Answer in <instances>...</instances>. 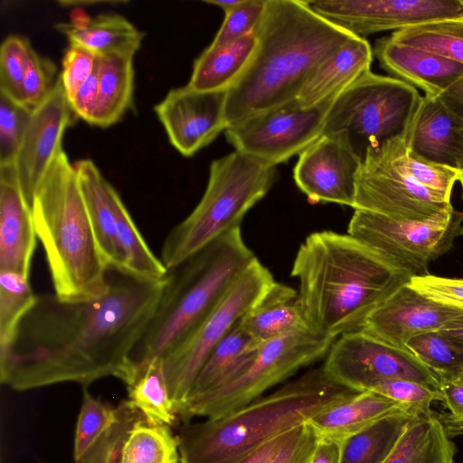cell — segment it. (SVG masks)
<instances>
[{
  "instance_id": "obj_1",
  "label": "cell",
  "mask_w": 463,
  "mask_h": 463,
  "mask_svg": "<svg viewBox=\"0 0 463 463\" xmlns=\"http://www.w3.org/2000/svg\"><path fill=\"white\" fill-rule=\"evenodd\" d=\"M165 279L146 280L109 269L107 291L97 298L66 301L54 293L38 295L12 348L0 357L1 383L26 391L61 383L86 388L108 376L122 381Z\"/></svg>"
},
{
  "instance_id": "obj_2",
  "label": "cell",
  "mask_w": 463,
  "mask_h": 463,
  "mask_svg": "<svg viewBox=\"0 0 463 463\" xmlns=\"http://www.w3.org/2000/svg\"><path fill=\"white\" fill-rule=\"evenodd\" d=\"M307 327L329 338L360 330L368 316L412 277L354 238L332 231L309 234L291 269Z\"/></svg>"
},
{
  "instance_id": "obj_3",
  "label": "cell",
  "mask_w": 463,
  "mask_h": 463,
  "mask_svg": "<svg viewBox=\"0 0 463 463\" xmlns=\"http://www.w3.org/2000/svg\"><path fill=\"white\" fill-rule=\"evenodd\" d=\"M253 33L257 40L253 54L228 89V127L297 99L318 66L355 36L302 0H266Z\"/></svg>"
},
{
  "instance_id": "obj_4",
  "label": "cell",
  "mask_w": 463,
  "mask_h": 463,
  "mask_svg": "<svg viewBox=\"0 0 463 463\" xmlns=\"http://www.w3.org/2000/svg\"><path fill=\"white\" fill-rule=\"evenodd\" d=\"M356 393L333 381L323 365L312 368L223 416L184 423L175 435L180 463H241L271 439Z\"/></svg>"
},
{
  "instance_id": "obj_5",
  "label": "cell",
  "mask_w": 463,
  "mask_h": 463,
  "mask_svg": "<svg viewBox=\"0 0 463 463\" xmlns=\"http://www.w3.org/2000/svg\"><path fill=\"white\" fill-rule=\"evenodd\" d=\"M256 258L237 227L169 269L156 312L129 356L122 382L188 339Z\"/></svg>"
},
{
  "instance_id": "obj_6",
  "label": "cell",
  "mask_w": 463,
  "mask_h": 463,
  "mask_svg": "<svg viewBox=\"0 0 463 463\" xmlns=\"http://www.w3.org/2000/svg\"><path fill=\"white\" fill-rule=\"evenodd\" d=\"M31 206L54 294L66 301L102 296L109 285V268L97 244L75 166L64 150L36 187Z\"/></svg>"
},
{
  "instance_id": "obj_7",
  "label": "cell",
  "mask_w": 463,
  "mask_h": 463,
  "mask_svg": "<svg viewBox=\"0 0 463 463\" xmlns=\"http://www.w3.org/2000/svg\"><path fill=\"white\" fill-rule=\"evenodd\" d=\"M276 166L234 150L212 162L200 202L166 235L160 260L172 269L223 233L241 227L245 214L269 191Z\"/></svg>"
},
{
  "instance_id": "obj_8",
  "label": "cell",
  "mask_w": 463,
  "mask_h": 463,
  "mask_svg": "<svg viewBox=\"0 0 463 463\" xmlns=\"http://www.w3.org/2000/svg\"><path fill=\"white\" fill-rule=\"evenodd\" d=\"M420 98L411 85L369 71L336 97L322 135L341 140L362 162L369 150L406 136Z\"/></svg>"
},
{
  "instance_id": "obj_9",
  "label": "cell",
  "mask_w": 463,
  "mask_h": 463,
  "mask_svg": "<svg viewBox=\"0 0 463 463\" xmlns=\"http://www.w3.org/2000/svg\"><path fill=\"white\" fill-rule=\"evenodd\" d=\"M335 341L303 328L261 343L239 374L223 385L186 401L177 411V418L187 423L194 417L214 419L241 408L302 367L326 356Z\"/></svg>"
},
{
  "instance_id": "obj_10",
  "label": "cell",
  "mask_w": 463,
  "mask_h": 463,
  "mask_svg": "<svg viewBox=\"0 0 463 463\" xmlns=\"http://www.w3.org/2000/svg\"><path fill=\"white\" fill-rule=\"evenodd\" d=\"M353 208L420 222H446L455 212L450 202L409 175L399 157L397 137L366 153L356 175Z\"/></svg>"
},
{
  "instance_id": "obj_11",
  "label": "cell",
  "mask_w": 463,
  "mask_h": 463,
  "mask_svg": "<svg viewBox=\"0 0 463 463\" xmlns=\"http://www.w3.org/2000/svg\"><path fill=\"white\" fill-rule=\"evenodd\" d=\"M274 281L256 258L195 332L162 359L176 415L211 352Z\"/></svg>"
},
{
  "instance_id": "obj_12",
  "label": "cell",
  "mask_w": 463,
  "mask_h": 463,
  "mask_svg": "<svg viewBox=\"0 0 463 463\" xmlns=\"http://www.w3.org/2000/svg\"><path fill=\"white\" fill-rule=\"evenodd\" d=\"M338 95L314 107L303 108L295 99L253 114L229 126L226 139L236 151L276 166L299 156L322 136Z\"/></svg>"
},
{
  "instance_id": "obj_13",
  "label": "cell",
  "mask_w": 463,
  "mask_h": 463,
  "mask_svg": "<svg viewBox=\"0 0 463 463\" xmlns=\"http://www.w3.org/2000/svg\"><path fill=\"white\" fill-rule=\"evenodd\" d=\"M347 233L372 247L411 276L429 274L430 262L447 253L463 234V213L446 222L397 221L354 210Z\"/></svg>"
},
{
  "instance_id": "obj_14",
  "label": "cell",
  "mask_w": 463,
  "mask_h": 463,
  "mask_svg": "<svg viewBox=\"0 0 463 463\" xmlns=\"http://www.w3.org/2000/svg\"><path fill=\"white\" fill-rule=\"evenodd\" d=\"M323 367L338 384L357 392L392 378L415 381L439 390L438 376L405 347L382 342L362 330L338 336Z\"/></svg>"
},
{
  "instance_id": "obj_15",
  "label": "cell",
  "mask_w": 463,
  "mask_h": 463,
  "mask_svg": "<svg viewBox=\"0 0 463 463\" xmlns=\"http://www.w3.org/2000/svg\"><path fill=\"white\" fill-rule=\"evenodd\" d=\"M317 14L350 33L365 36L438 20L463 17V0H313Z\"/></svg>"
},
{
  "instance_id": "obj_16",
  "label": "cell",
  "mask_w": 463,
  "mask_h": 463,
  "mask_svg": "<svg viewBox=\"0 0 463 463\" xmlns=\"http://www.w3.org/2000/svg\"><path fill=\"white\" fill-rule=\"evenodd\" d=\"M227 92L198 91L186 84L171 89L155 106L171 145L181 155L194 156L226 130Z\"/></svg>"
},
{
  "instance_id": "obj_17",
  "label": "cell",
  "mask_w": 463,
  "mask_h": 463,
  "mask_svg": "<svg viewBox=\"0 0 463 463\" xmlns=\"http://www.w3.org/2000/svg\"><path fill=\"white\" fill-rule=\"evenodd\" d=\"M359 157L341 140L322 135L299 156L294 180L313 203H333L353 208Z\"/></svg>"
},
{
  "instance_id": "obj_18",
  "label": "cell",
  "mask_w": 463,
  "mask_h": 463,
  "mask_svg": "<svg viewBox=\"0 0 463 463\" xmlns=\"http://www.w3.org/2000/svg\"><path fill=\"white\" fill-rule=\"evenodd\" d=\"M73 117L59 74L49 96L33 110L14 163L30 203L51 164L63 150L62 137Z\"/></svg>"
},
{
  "instance_id": "obj_19",
  "label": "cell",
  "mask_w": 463,
  "mask_h": 463,
  "mask_svg": "<svg viewBox=\"0 0 463 463\" xmlns=\"http://www.w3.org/2000/svg\"><path fill=\"white\" fill-rule=\"evenodd\" d=\"M462 314L463 310L430 300L406 283L368 316L360 330L388 345L405 347L413 336L440 330Z\"/></svg>"
},
{
  "instance_id": "obj_20",
  "label": "cell",
  "mask_w": 463,
  "mask_h": 463,
  "mask_svg": "<svg viewBox=\"0 0 463 463\" xmlns=\"http://www.w3.org/2000/svg\"><path fill=\"white\" fill-rule=\"evenodd\" d=\"M37 239L32 206L14 165H0V271L29 279Z\"/></svg>"
},
{
  "instance_id": "obj_21",
  "label": "cell",
  "mask_w": 463,
  "mask_h": 463,
  "mask_svg": "<svg viewBox=\"0 0 463 463\" xmlns=\"http://www.w3.org/2000/svg\"><path fill=\"white\" fill-rule=\"evenodd\" d=\"M405 140L411 155L463 171V123L437 97L421 96Z\"/></svg>"
},
{
  "instance_id": "obj_22",
  "label": "cell",
  "mask_w": 463,
  "mask_h": 463,
  "mask_svg": "<svg viewBox=\"0 0 463 463\" xmlns=\"http://www.w3.org/2000/svg\"><path fill=\"white\" fill-rule=\"evenodd\" d=\"M373 54L392 77L425 95L438 97L463 76V64L420 48L400 43L391 37L376 41Z\"/></svg>"
},
{
  "instance_id": "obj_23",
  "label": "cell",
  "mask_w": 463,
  "mask_h": 463,
  "mask_svg": "<svg viewBox=\"0 0 463 463\" xmlns=\"http://www.w3.org/2000/svg\"><path fill=\"white\" fill-rule=\"evenodd\" d=\"M373 58L370 43L354 36L318 66L300 90L298 102L309 108L338 95L371 71Z\"/></svg>"
},
{
  "instance_id": "obj_24",
  "label": "cell",
  "mask_w": 463,
  "mask_h": 463,
  "mask_svg": "<svg viewBox=\"0 0 463 463\" xmlns=\"http://www.w3.org/2000/svg\"><path fill=\"white\" fill-rule=\"evenodd\" d=\"M82 197L101 256L109 269L127 271L113 209L115 188L90 159L74 164Z\"/></svg>"
},
{
  "instance_id": "obj_25",
  "label": "cell",
  "mask_w": 463,
  "mask_h": 463,
  "mask_svg": "<svg viewBox=\"0 0 463 463\" xmlns=\"http://www.w3.org/2000/svg\"><path fill=\"white\" fill-rule=\"evenodd\" d=\"M70 45L81 47L98 57L121 54L135 56L144 33L122 15L101 14L93 18L71 20L55 25Z\"/></svg>"
},
{
  "instance_id": "obj_26",
  "label": "cell",
  "mask_w": 463,
  "mask_h": 463,
  "mask_svg": "<svg viewBox=\"0 0 463 463\" xmlns=\"http://www.w3.org/2000/svg\"><path fill=\"white\" fill-rule=\"evenodd\" d=\"M239 324L259 344L307 328L298 291L277 281L247 311Z\"/></svg>"
},
{
  "instance_id": "obj_27",
  "label": "cell",
  "mask_w": 463,
  "mask_h": 463,
  "mask_svg": "<svg viewBox=\"0 0 463 463\" xmlns=\"http://www.w3.org/2000/svg\"><path fill=\"white\" fill-rule=\"evenodd\" d=\"M397 412L407 413L398 402L365 391L325 410L307 422L319 437L341 442L380 419Z\"/></svg>"
},
{
  "instance_id": "obj_28",
  "label": "cell",
  "mask_w": 463,
  "mask_h": 463,
  "mask_svg": "<svg viewBox=\"0 0 463 463\" xmlns=\"http://www.w3.org/2000/svg\"><path fill=\"white\" fill-rule=\"evenodd\" d=\"M456 447L431 411L412 417L383 463H454Z\"/></svg>"
},
{
  "instance_id": "obj_29",
  "label": "cell",
  "mask_w": 463,
  "mask_h": 463,
  "mask_svg": "<svg viewBox=\"0 0 463 463\" xmlns=\"http://www.w3.org/2000/svg\"><path fill=\"white\" fill-rule=\"evenodd\" d=\"M134 56L98 57V101L90 125L108 128L118 122L131 107L134 94Z\"/></svg>"
},
{
  "instance_id": "obj_30",
  "label": "cell",
  "mask_w": 463,
  "mask_h": 463,
  "mask_svg": "<svg viewBox=\"0 0 463 463\" xmlns=\"http://www.w3.org/2000/svg\"><path fill=\"white\" fill-rule=\"evenodd\" d=\"M256 43L251 33L228 44L209 45L194 61L187 85L198 91L228 90L247 66Z\"/></svg>"
},
{
  "instance_id": "obj_31",
  "label": "cell",
  "mask_w": 463,
  "mask_h": 463,
  "mask_svg": "<svg viewBox=\"0 0 463 463\" xmlns=\"http://www.w3.org/2000/svg\"><path fill=\"white\" fill-rule=\"evenodd\" d=\"M260 345L241 329L238 322L205 360L184 402L233 379L253 358Z\"/></svg>"
},
{
  "instance_id": "obj_32",
  "label": "cell",
  "mask_w": 463,
  "mask_h": 463,
  "mask_svg": "<svg viewBox=\"0 0 463 463\" xmlns=\"http://www.w3.org/2000/svg\"><path fill=\"white\" fill-rule=\"evenodd\" d=\"M125 384L128 400L146 420L170 427L178 420L167 389L162 359H152L137 368Z\"/></svg>"
},
{
  "instance_id": "obj_33",
  "label": "cell",
  "mask_w": 463,
  "mask_h": 463,
  "mask_svg": "<svg viewBox=\"0 0 463 463\" xmlns=\"http://www.w3.org/2000/svg\"><path fill=\"white\" fill-rule=\"evenodd\" d=\"M411 418L405 412L390 414L343 439L340 463H383Z\"/></svg>"
},
{
  "instance_id": "obj_34",
  "label": "cell",
  "mask_w": 463,
  "mask_h": 463,
  "mask_svg": "<svg viewBox=\"0 0 463 463\" xmlns=\"http://www.w3.org/2000/svg\"><path fill=\"white\" fill-rule=\"evenodd\" d=\"M112 202L118 238L127 271L146 280L158 281L165 279L168 269L148 247L116 189Z\"/></svg>"
},
{
  "instance_id": "obj_35",
  "label": "cell",
  "mask_w": 463,
  "mask_h": 463,
  "mask_svg": "<svg viewBox=\"0 0 463 463\" xmlns=\"http://www.w3.org/2000/svg\"><path fill=\"white\" fill-rule=\"evenodd\" d=\"M119 463H180L176 436L170 426L142 418L130 430Z\"/></svg>"
},
{
  "instance_id": "obj_36",
  "label": "cell",
  "mask_w": 463,
  "mask_h": 463,
  "mask_svg": "<svg viewBox=\"0 0 463 463\" xmlns=\"http://www.w3.org/2000/svg\"><path fill=\"white\" fill-rule=\"evenodd\" d=\"M390 37L463 64V17L410 26L393 32Z\"/></svg>"
},
{
  "instance_id": "obj_37",
  "label": "cell",
  "mask_w": 463,
  "mask_h": 463,
  "mask_svg": "<svg viewBox=\"0 0 463 463\" xmlns=\"http://www.w3.org/2000/svg\"><path fill=\"white\" fill-rule=\"evenodd\" d=\"M29 279L0 271V357L12 348L22 320L37 300Z\"/></svg>"
},
{
  "instance_id": "obj_38",
  "label": "cell",
  "mask_w": 463,
  "mask_h": 463,
  "mask_svg": "<svg viewBox=\"0 0 463 463\" xmlns=\"http://www.w3.org/2000/svg\"><path fill=\"white\" fill-rule=\"evenodd\" d=\"M142 418L145 417L130 401H122L117 405L114 420L74 463H119L129 431Z\"/></svg>"
},
{
  "instance_id": "obj_39",
  "label": "cell",
  "mask_w": 463,
  "mask_h": 463,
  "mask_svg": "<svg viewBox=\"0 0 463 463\" xmlns=\"http://www.w3.org/2000/svg\"><path fill=\"white\" fill-rule=\"evenodd\" d=\"M407 348L438 378L463 365V347L439 330L424 332L411 338Z\"/></svg>"
},
{
  "instance_id": "obj_40",
  "label": "cell",
  "mask_w": 463,
  "mask_h": 463,
  "mask_svg": "<svg viewBox=\"0 0 463 463\" xmlns=\"http://www.w3.org/2000/svg\"><path fill=\"white\" fill-rule=\"evenodd\" d=\"M397 149L402 165L418 184L450 202L451 192L459 179L460 171L411 155L407 150L405 137H397Z\"/></svg>"
},
{
  "instance_id": "obj_41",
  "label": "cell",
  "mask_w": 463,
  "mask_h": 463,
  "mask_svg": "<svg viewBox=\"0 0 463 463\" xmlns=\"http://www.w3.org/2000/svg\"><path fill=\"white\" fill-rule=\"evenodd\" d=\"M368 391L398 402L412 417L430 412L432 402H442L439 390L407 379H384L375 383Z\"/></svg>"
},
{
  "instance_id": "obj_42",
  "label": "cell",
  "mask_w": 463,
  "mask_h": 463,
  "mask_svg": "<svg viewBox=\"0 0 463 463\" xmlns=\"http://www.w3.org/2000/svg\"><path fill=\"white\" fill-rule=\"evenodd\" d=\"M116 412L117 405L94 397L84 387L74 435V461L84 454L98 435L114 420Z\"/></svg>"
},
{
  "instance_id": "obj_43",
  "label": "cell",
  "mask_w": 463,
  "mask_h": 463,
  "mask_svg": "<svg viewBox=\"0 0 463 463\" xmlns=\"http://www.w3.org/2000/svg\"><path fill=\"white\" fill-rule=\"evenodd\" d=\"M33 110L0 93V165H13Z\"/></svg>"
},
{
  "instance_id": "obj_44",
  "label": "cell",
  "mask_w": 463,
  "mask_h": 463,
  "mask_svg": "<svg viewBox=\"0 0 463 463\" xmlns=\"http://www.w3.org/2000/svg\"><path fill=\"white\" fill-rule=\"evenodd\" d=\"M29 42L18 35L7 36L0 48V93L20 102V91L32 53Z\"/></svg>"
},
{
  "instance_id": "obj_45",
  "label": "cell",
  "mask_w": 463,
  "mask_h": 463,
  "mask_svg": "<svg viewBox=\"0 0 463 463\" xmlns=\"http://www.w3.org/2000/svg\"><path fill=\"white\" fill-rule=\"evenodd\" d=\"M58 77L55 63L33 50L21 86L20 102L33 110L49 96Z\"/></svg>"
},
{
  "instance_id": "obj_46",
  "label": "cell",
  "mask_w": 463,
  "mask_h": 463,
  "mask_svg": "<svg viewBox=\"0 0 463 463\" xmlns=\"http://www.w3.org/2000/svg\"><path fill=\"white\" fill-rule=\"evenodd\" d=\"M266 0H244L237 8L225 14L211 46L228 44L253 33L265 8Z\"/></svg>"
},
{
  "instance_id": "obj_47",
  "label": "cell",
  "mask_w": 463,
  "mask_h": 463,
  "mask_svg": "<svg viewBox=\"0 0 463 463\" xmlns=\"http://www.w3.org/2000/svg\"><path fill=\"white\" fill-rule=\"evenodd\" d=\"M408 285L437 304L463 310V279L445 278L429 273L412 276Z\"/></svg>"
},
{
  "instance_id": "obj_48",
  "label": "cell",
  "mask_w": 463,
  "mask_h": 463,
  "mask_svg": "<svg viewBox=\"0 0 463 463\" xmlns=\"http://www.w3.org/2000/svg\"><path fill=\"white\" fill-rule=\"evenodd\" d=\"M98 56L81 47L70 45L61 61L60 78L70 99L79 88L93 74Z\"/></svg>"
},
{
  "instance_id": "obj_49",
  "label": "cell",
  "mask_w": 463,
  "mask_h": 463,
  "mask_svg": "<svg viewBox=\"0 0 463 463\" xmlns=\"http://www.w3.org/2000/svg\"><path fill=\"white\" fill-rule=\"evenodd\" d=\"M439 391L448 414L441 420L449 437L463 434V365L439 377Z\"/></svg>"
},
{
  "instance_id": "obj_50",
  "label": "cell",
  "mask_w": 463,
  "mask_h": 463,
  "mask_svg": "<svg viewBox=\"0 0 463 463\" xmlns=\"http://www.w3.org/2000/svg\"><path fill=\"white\" fill-rule=\"evenodd\" d=\"M318 439L308 422L297 426L270 463H308Z\"/></svg>"
},
{
  "instance_id": "obj_51",
  "label": "cell",
  "mask_w": 463,
  "mask_h": 463,
  "mask_svg": "<svg viewBox=\"0 0 463 463\" xmlns=\"http://www.w3.org/2000/svg\"><path fill=\"white\" fill-rule=\"evenodd\" d=\"M69 100L74 117L90 123L98 101L97 68Z\"/></svg>"
},
{
  "instance_id": "obj_52",
  "label": "cell",
  "mask_w": 463,
  "mask_h": 463,
  "mask_svg": "<svg viewBox=\"0 0 463 463\" xmlns=\"http://www.w3.org/2000/svg\"><path fill=\"white\" fill-rule=\"evenodd\" d=\"M437 98L455 118L463 123V76Z\"/></svg>"
},
{
  "instance_id": "obj_53",
  "label": "cell",
  "mask_w": 463,
  "mask_h": 463,
  "mask_svg": "<svg viewBox=\"0 0 463 463\" xmlns=\"http://www.w3.org/2000/svg\"><path fill=\"white\" fill-rule=\"evenodd\" d=\"M341 442L319 437L308 463H340Z\"/></svg>"
},
{
  "instance_id": "obj_54",
  "label": "cell",
  "mask_w": 463,
  "mask_h": 463,
  "mask_svg": "<svg viewBox=\"0 0 463 463\" xmlns=\"http://www.w3.org/2000/svg\"><path fill=\"white\" fill-rule=\"evenodd\" d=\"M290 431L291 430L271 439L241 463H270L287 441Z\"/></svg>"
},
{
  "instance_id": "obj_55",
  "label": "cell",
  "mask_w": 463,
  "mask_h": 463,
  "mask_svg": "<svg viewBox=\"0 0 463 463\" xmlns=\"http://www.w3.org/2000/svg\"><path fill=\"white\" fill-rule=\"evenodd\" d=\"M439 331L463 347V314L451 319Z\"/></svg>"
},
{
  "instance_id": "obj_56",
  "label": "cell",
  "mask_w": 463,
  "mask_h": 463,
  "mask_svg": "<svg viewBox=\"0 0 463 463\" xmlns=\"http://www.w3.org/2000/svg\"><path fill=\"white\" fill-rule=\"evenodd\" d=\"M244 0H205L204 3L215 5L226 14L238 6H240Z\"/></svg>"
},
{
  "instance_id": "obj_57",
  "label": "cell",
  "mask_w": 463,
  "mask_h": 463,
  "mask_svg": "<svg viewBox=\"0 0 463 463\" xmlns=\"http://www.w3.org/2000/svg\"><path fill=\"white\" fill-rule=\"evenodd\" d=\"M458 182L460 183L463 191V171L460 172Z\"/></svg>"
}]
</instances>
